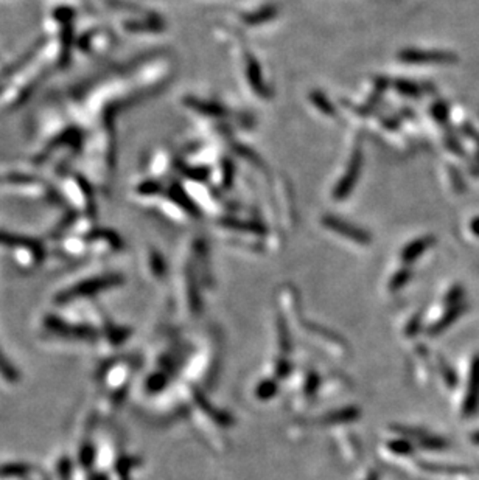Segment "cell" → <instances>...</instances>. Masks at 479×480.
Returning <instances> with one entry per match:
<instances>
[{
  "label": "cell",
  "instance_id": "obj_6",
  "mask_svg": "<svg viewBox=\"0 0 479 480\" xmlns=\"http://www.w3.org/2000/svg\"><path fill=\"white\" fill-rule=\"evenodd\" d=\"M397 89L401 92V94L409 95V97H419L422 94V87L416 82H409V81H399L397 82Z\"/></svg>",
  "mask_w": 479,
  "mask_h": 480
},
{
  "label": "cell",
  "instance_id": "obj_4",
  "mask_svg": "<svg viewBox=\"0 0 479 480\" xmlns=\"http://www.w3.org/2000/svg\"><path fill=\"white\" fill-rule=\"evenodd\" d=\"M462 313H465V306H462L460 303H459V305L450 306V308L447 309V313L443 314V317L439 320V322L436 324V325L431 328V333H433V334H438V333H441V331H443V330H447V328H448L450 325L455 324V320H456L458 317L462 316Z\"/></svg>",
  "mask_w": 479,
  "mask_h": 480
},
{
  "label": "cell",
  "instance_id": "obj_1",
  "mask_svg": "<svg viewBox=\"0 0 479 480\" xmlns=\"http://www.w3.org/2000/svg\"><path fill=\"white\" fill-rule=\"evenodd\" d=\"M399 58L403 63L417 65H450L458 63L455 53L442 50H403Z\"/></svg>",
  "mask_w": 479,
  "mask_h": 480
},
{
  "label": "cell",
  "instance_id": "obj_7",
  "mask_svg": "<svg viewBox=\"0 0 479 480\" xmlns=\"http://www.w3.org/2000/svg\"><path fill=\"white\" fill-rule=\"evenodd\" d=\"M462 294H464V289H462L460 286H455V288H451L450 292L447 294V297H445V302H447L450 306L459 305V302L462 299Z\"/></svg>",
  "mask_w": 479,
  "mask_h": 480
},
{
  "label": "cell",
  "instance_id": "obj_10",
  "mask_svg": "<svg viewBox=\"0 0 479 480\" xmlns=\"http://www.w3.org/2000/svg\"><path fill=\"white\" fill-rule=\"evenodd\" d=\"M450 176L453 178V181H455V183H456L455 187L458 188V191L464 190V185H462V179L459 178V173H458V170H456L455 166H451V168H450Z\"/></svg>",
  "mask_w": 479,
  "mask_h": 480
},
{
  "label": "cell",
  "instance_id": "obj_3",
  "mask_svg": "<svg viewBox=\"0 0 479 480\" xmlns=\"http://www.w3.org/2000/svg\"><path fill=\"white\" fill-rule=\"evenodd\" d=\"M434 242H436V238L430 237V235H426V237H422V238H419L413 242H409L406 249L403 250L401 258L405 261H416L420 255H423L425 252L430 249Z\"/></svg>",
  "mask_w": 479,
  "mask_h": 480
},
{
  "label": "cell",
  "instance_id": "obj_11",
  "mask_svg": "<svg viewBox=\"0 0 479 480\" xmlns=\"http://www.w3.org/2000/svg\"><path fill=\"white\" fill-rule=\"evenodd\" d=\"M470 230L473 232L475 237H479V218H475V220H472V223H470Z\"/></svg>",
  "mask_w": 479,
  "mask_h": 480
},
{
  "label": "cell",
  "instance_id": "obj_2",
  "mask_svg": "<svg viewBox=\"0 0 479 480\" xmlns=\"http://www.w3.org/2000/svg\"><path fill=\"white\" fill-rule=\"evenodd\" d=\"M479 406V356L475 358L472 366V375H470V384L467 398L464 402V414L472 415Z\"/></svg>",
  "mask_w": 479,
  "mask_h": 480
},
{
  "label": "cell",
  "instance_id": "obj_5",
  "mask_svg": "<svg viewBox=\"0 0 479 480\" xmlns=\"http://www.w3.org/2000/svg\"><path fill=\"white\" fill-rule=\"evenodd\" d=\"M329 225L332 227V229H335V230H341V232H344V233H346V237L354 238L355 241H359V242H367V241H369L367 233L361 232L359 229H355V227L346 225L342 221H330Z\"/></svg>",
  "mask_w": 479,
  "mask_h": 480
},
{
  "label": "cell",
  "instance_id": "obj_8",
  "mask_svg": "<svg viewBox=\"0 0 479 480\" xmlns=\"http://www.w3.org/2000/svg\"><path fill=\"white\" fill-rule=\"evenodd\" d=\"M433 114L436 117V120L438 122H445V119H447V115H448V111H447V106H445L443 103H436L433 106Z\"/></svg>",
  "mask_w": 479,
  "mask_h": 480
},
{
  "label": "cell",
  "instance_id": "obj_9",
  "mask_svg": "<svg viewBox=\"0 0 479 480\" xmlns=\"http://www.w3.org/2000/svg\"><path fill=\"white\" fill-rule=\"evenodd\" d=\"M409 279V272L408 271H400L397 275H396V279H394L392 284H394V288H400V286H403L406 283V280Z\"/></svg>",
  "mask_w": 479,
  "mask_h": 480
}]
</instances>
